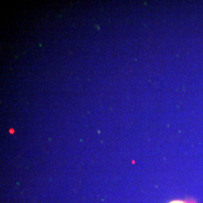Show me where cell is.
<instances>
[{"mask_svg": "<svg viewBox=\"0 0 203 203\" xmlns=\"http://www.w3.org/2000/svg\"><path fill=\"white\" fill-rule=\"evenodd\" d=\"M169 203H187L185 201H181V200H174L171 202Z\"/></svg>", "mask_w": 203, "mask_h": 203, "instance_id": "cell-1", "label": "cell"}]
</instances>
